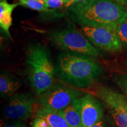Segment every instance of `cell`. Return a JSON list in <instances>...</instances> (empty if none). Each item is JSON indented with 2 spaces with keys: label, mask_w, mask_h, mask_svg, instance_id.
Listing matches in <instances>:
<instances>
[{
  "label": "cell",
  "mask_w": 127,
  "mask_h": 127,
  "mask_svg": "<svg viewBox=\"0 0 127 127\" xmlns=\"http://www.w3.org/2000/svg\"><path fill=\"white\" fill-rule=\"evenodd\" d=\"M45 3L48 9L51 10L60 9L65 7L64 0H45Z\"/></svg>",
  "instance_id": "obj_17"
},
{
  "label": "cell",
  "mask_w": 127,
  "mask_h": 127,
  "mask_svg": "<svg viewBox=\"0 0 127 127\" xmlns=\"http://www.w3.org/2000/svg\"><path fill=\"white\" fill-rule=\"evenodd\" d=\"M25 61L30 84L38 96L54 83L55 68L50 51L43 44H32L27 48Z\"/></svg>",
  "instance_id": "obj_3"
},
{
  "label": "cell",
  "mask_w": 127,
  "mask_h": 127,
  "mask_svg": "<svg viewBox=\"0 0 127 127\" xmlns=\"http://www.w3.org/2000/svg\"><path fill=\"white\" fill-rule=\"evenodd\" d=\"M19 2L24 7L39 12H45L49 10L45 1L43 0H19Z\"/></svg>",
  "instance_id": "obj_14"
},
{
  "label": "cell",
  "mask_w": 127,
  "mask_h": 127,
  "mask_svg": "<svg viewBox=\"0 0 127 127\" xmlns=\"http://www.w3.org/2000/svg\"><path fill=\"white\" fill-rule=\"evenodd\" d=\"M79 99L82 127H92L104 117L101 103L91 93H85Z\"/></svg>",
  "instance_id": "obj_9"
},
{
  "label": "cell",
  "mask_w": 127,
  "mask_h": 127,
  "mask_svg": "<svg viewBox=\"0 0 127 127\" xmlns=\"http://www.w3.org/2000/svg\"><path fill=\"white\" fill-rule=\"evenodd\" d=\"M65 1H66V0H64V1H65Z\"/></svg>",
  "instance_id": "obj_23"
},
{
  "label": "cell",
  "mask_w": 127,
  "mask_h": 127,
  "mask_svg": "<svg viewBox=\"0 0 127 127\" xmlns=\"http://www.w3.org/2000/svg\"><path fill=\"white\" fill-rule=\"evenodd\" d=\"M82 95L83 93L77 88L65 82H56L38 96L36 100L39 107L60 111Z\"/></svg>",
  "instance_id": "obj_5"
},
{
  "label": "cell",
  "mask_w": 127,
  "mask_h": 127,
  "mask_svg": "<svg viewBox=\"0 0 127 127\" xmlns=\"http://www.w3.org/2000/svg\"><path fill=\"white\" fill-rule=\"evenodd\" d=\"M65 14L80 26L116 29L127 19L125 8L112 0H87L75 3L66 8Z\"/></svg>",
  "instance_id": "obj_1"
},
{
  "label": "cell",
  "mask_w": 127,
  "mask_h": 127,
  "mask_svg": "<svg viewBox=\"0 0 127 127\" xmlns=\"http://www.w3.org/2000/svg\"><path fill=\"white\" fill-rule=\"evenodd\" d=\"M87 1V0H66L65 1V7L66 8H68L69 6H71V5L75 4V3L77 2H82V1Z\"/></svg>",
  "instance_id": "obj_20"
},
{
  "label": "cell",
  "mask_w": 127,
  "mask_h": 127,
  "mask_svg": "<svg viewBox=\"0 0 127 127\" xmlns=\"http://www.w3.org/2000/svg\"><path fill=\"white\" fill-rule=\"evenodd\" d=\"M35 117L44 119L51 127H70L58 111L39 107L36 111Z\"/></svg>",
  "instance_id": "obj_13"
},
{
  "label": "cell",
  "mask_w": 127,
  "mask_h": 127,
  "mask_svg": "<svg viewBox=\"0 0 127 127\" xmlns=\"http://www.w3.org/2000/svg\"><path fill=\"white\" fill-rule=\"evenodd\" d=\"M125 68H126V70H127V61L125 62Z\"/></svg>",
  "instance_id": "obj_22"
},
{
  "label": "cell",
  "mask_w": 127,
  "mask_h": 127,
  "mask_svg": "<svg viewBox=\"0 0 127 127\" xmlns=\"http://www.w3.org/2000/svg\"><path fill=\"white\" fill-rule=\"evenodd\" d=\"M116 32L122 47L127 50V19L117 27Z\"/></svg>",
  "instance_id": "obj_16"
},
{
  "label": "cell",
  "mask_w": 127,
  "mask_h": 127,
  "mask_svg": "<svg viewBox=\"0 0 127 127\" xmlns=\"http://www.w3.org/2000/svg\"><path fill=\"white\" fill-rule=\"evenodd\" d=\"M49 38L52 45L64 52L79 54L92 58H98L101 55L99 50L74 24L54 30L51 32Z\"/></svg>",
  "instance_id": "obj_4"
},
{
  "label": "cell",
  "mask_w": 127,
  "mask_h": 127,
  "mask_svg": "<svg viewBox=\"0 0 127 127\" xmlns=\"http://www.w3.org/2000/svg\"><path fill=\"white\" fill-rule=\"evenodd\" d=\"M23 83L20 78L8 71H3L0 75V95L1 98H9L15 94Z\"/></svg>",
  "instance_id": "obj_10"
},
{
  "label": "cell",
  "mask_w": 127,
  "mask_h": 127,
  "mask_svg": "<svg viewBox=\"0 0 127 127\" xmlns=\"http://www.w3.org/2000/svg\"><path fill=\"white\" fill-rule=\"evenodd\" d=\"M113 81L127 98V73H115Z\"/></svg>",
  "instance_id": "obj_15"
},
{
  "label": "cell",
  "mask_w": 127,
  "mask_h": 127,
  "mask_svg": "<svg viewBox=\"0 0 127 127\" xmlns=\"http://www.w3.org/2000/svg\"><path fill=\"white\" fill-rule=\"evenodd\" d=\"M1 127H27V125L22 120H8L2 124Z\"/></svg>",
  "instance_id": "obj_18"
},
{
  "label": "cell",
  "mask_w": 127,
  "mask_h": 127,
  "mask_svg": "<svg viewBox=\"0 0 127 127\" xmlns=\"http://www.w3.org/2000/svg\"><path fill=\"white\" fill-rule=\"evenodd\" d=\"M80 30L96 48L110 52H119L123 48L115 28L80 26Z\"/></svg>",
  "instance_id": "obj_7"
},
{
  "label": "cell",
  "mask_w": 127,
  "mask_h": 127,
  "mask_svg": "<svg viewBox=\"0 0 127 127\" xmlns=\"http://www.w3.org/2000/svg\"><path fill=\"white\" fill-rule=\"evenodd\" d=\"M43 1H45V0H43Z\"/></svg>",
  "instance_id": "obj_24"
},
{
  "label": "cell",
  "mask_w": 127,
  "mask_h": 127,
  "mask_svg": "<svg viewBox=\"0 0 127 127\" xmlns=\"http://www.w3.org/2000/svg\"><path fill=\"white\" fill-rule=\"evenodd\" d=\"M20 2L11 4L7 0H0V27L6 35L11 38L9 28L12 25V14Z\"/></svg>",
  "instance_id": "obj_11"
},
{
  "label": "cell",
  "mask_w": 127,
  "mask_h": 127,
  "mask_svg": "<svg viewBox=\"0 0 127 127\" xmlns=\"http://www.w3.org/2000/svg\"><path fill=\"white\" fill-rule=\"evenodd\" d=\"M79 98L65 108L58 111L70 127H82Z\"/></svg>",
  "instance_id": "obj_12"
},
{
  "label": "cell",
  "mask_w": 127,
  "mask_h": 127,
  "mask_svg": "<svg viewBox=\"0 0 127 127\" xmlns=\"http://www.w3.org/2000/svg\"><path fill=\"white\" fill-rule=\"evenodd\" d=\"M37 100L28 93H16L9 97L3 110L7 120L25 121L31 117L35 108Z\"/></svg>",
  "instance_id": "obj_8"
},
{
  "label": "cell",
  "mask_w": 127,
  "mask_h": 127,
  "mask_svg": "<svg viewBox=\"0 0 127 127\" xmlns=\"http://www.w3.org/2000/svg\"><path fill=\"white\" fill-rule=\"evenodd\" d=\"M107 107L115 127H127V98L109 87L99 85L91 93Z\"/></svg>",
  "instance_id": "obj_6"
},
{
  "label": "cell",
  "mask_w": 127,
  "mask_h": 127,
  "mask_svg": "<svg viewBox=\"0 0 127 127\" xmlns=\"http://www.w3.org/2000/svg\"><path fill=\"white\" fill-rule=\"evenodd\" d=\"M92 127H115L109 117H104Z\"/></svg>",
  "instance_id": "obj_19"
},
{
  "label": "cell",
  "mask_w": 127,
  "mask_h": 127,
  "mask_svg": "<svg viewBox=\"0 0 127 127\" xmlns=\"http://www.w3.org/2000/svg\"><path fill=\"white\" fill-rule=\"evenodd\" d=\"M115 1V2L121 5H127V0H112Z\"/></svg>",
  "instance_id": "obj_21"
},
{
  "label": "cell",
  "mask_w": 127,
  "mask_h": 127,
  "mask_svg": "<svg viewBox=\"0 0 127 127\" xmlns=\"http://www.w3.org/2000/svg\"><path fill=\"white\" fill-rule=\"evenodd\" d=\"M54 68L58 78L78 89L91 87L102 72L92 57L68 52L58 55Z\"/></svg>",
  "instance_id": "obj_2"
}]
</instances>
